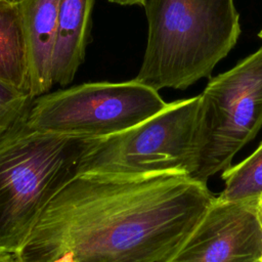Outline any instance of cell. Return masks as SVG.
Returning a JSON list of instances; mask_svg holds the SVG:
<instances>
[{
  "instance_id": "obj_1",
  "label": "cell",
  "mask_w": 262,
  "mask_h": 262,
  "mask_svg": "<svg viewBox=\"0 0 262 262\" xmlns=\"http://www.w3.org/2000/svg\"><path fill=\"white\" fill-rule=\"evenodd\" d=\"M216 196L184 173L80 174L50 202L18 262H164Z\"/></svg>"
},
{
  "instance_id": "obj_2",
  "label": "cell",
  "mask_w": 262,
  "mask_h": 262,
  "mask_svg": "<svg viewBox=\"0 0 262 262\" xmlns=\"http://www.w3.org/2000/svg\"><path fill=\"white\" fill-rule=\"evenodd\" d=\"M147 42L134 78L159 91L209 77L239 33L233 0H145Z\"/></svg>"
},
{
  "instance_id": "obj_3",
  "label": "cell",
  "mask_w": 262,
  "mask_h": 262,
  "mask_svg": "<svg viewBox=\"0 0 262 262\" xmlns=\"http://www.w3.org/2000/svg\"><path fill=\"white\" fill-rule=\"evenodd\" d=\"M100 139L36 131L25 119L0 137V254L24 246Z\"/></svg>"
},
{
  "instance_id": "obj_4",
  "label": "cell",
  "mask_w": 262,
  "mask_h": 262,
  "mask_svg": "<svg viewBox=\"0 0 262 262\" xmlns=\"http://www.w3.org/2000/svg\"><path fill=\"white\" fill-rule=\"evenodd\" d=\"M262 126V46L231 70L211 79L200 94L189 177L208 179L231 160Z\"/></svg>"
},
{
  "instance_id": "obj_5",
  "label": "cell",
  "mask_w": 262,
  "mask_h": 262,
  "mask_svg": "<svg viewBox=\"0 0 262 262\" xmlns=\"http://www.w3.org/2000/svg\"><path fill=\"white\" fill-rule=\"evenodd\" d=\"M167 104L159 91L135 79L90 82L35 97L25 122L40 132L106 138L149 119Z\"/></svg>"
},
{
  "instance_id": "obj_6",
  "label": "cell",
  "mask_w": 262,
  "mask_h": 262,
  "mask_svg": "<svg viewBox=\"0 0 262 262\" xmlns=\"http://www.w3.org/2000/svg\"><path fill=\"white\" fill-rule=\"evenodd\" d=\"M200 107V95L176 100L141 122L101 138L86 156L80 174L140 177L161 173L189 176Z\"/></svg>"
},
{
  "instance_id": "obj_7",
  "label": "cell",
  "mask_w": 262,
  "mask_h": 262,
  "mask_svg": "<svg viewBox=\"0 0 262 262\" xmlns=\"http://www.w3.org/2000/svg\"><path fill=\"white\" fill-rule=\"evenodd\" d=\"M257 200L217 198L189 235L164 262H258L262 228Z\"/></svg>"
},
{
  "instance_id": "obj_8",
  "label": "cell",
  "mask_w": 262,
  "mask_h": 262,
  "mask_svg": "<svg viewBox=\"0 0 262 262\" xmlns=\"http://www.w3.org/2000/svg\"><path fill=\"white\" fill-rule=\"evenodd\" d=\"M60 0H17L27 52V92L34 99L51 90Z\"/></svg>"
},
{
  "instance_id": "obj_9",
  "label": "cell",
  "mask_w": 262,
  "mask_h": 262,
  "mask_svg": "<svg viewBox=\"0 0 262 262\" xmlns=\"http://www.w3.org/2000/svg\"><path fill=\"white\" fill-rule=\"evenodd\" d=\"M96 0H60L53 56L54 85L67 86L85 60Z\"/></svg>"
},
{
  "instance_id": "obj_10",
  "label": "cell",
  "mask_w": 262,
  "mask_h": 262,
  "mask_svg": "<svg viewBox=\"0 0 262 262\" xmlns=\"http://www.w3.org/2000/svg\"><path fill=\"white\" fill-rule=\"evenodd\" d=\"M0 81L27 92V52L17 0H0Z\"/></svg>"
},
{
  "instance_id": "obj_11",
  "label": "cell",
  "mask_w": 262,
  "mask_h": 262,
  "mask_svg": "<svg viewBox=\"0 0 262 262\" xmlns=\"http://www.w3.org/2000/svg\"><path fill=\"white\" fill-rule=\"evenodd\" d=\"M224 188L217 196L221 201L257 200L262 195V142L244 161L222 172Z\"/></svg>"
},
{
  "instance_id": "obj_12",
  "label": "cell",
  "mask_w": 262,
  "mask_h": 262,
  "mask_svg": "<svg viewBox=\"0 0 262 262\" xmlns=\"http://www.w3.org/2000/svg\"><path fill=\"white\" fill-rule=\"evenodd\" d=\"M32 100L27 92L0 81V137L25 119Z\"/></svg>"
},
{
  "instance_id": "obj_13",
  "label": "cell",
  "mask_w": 262,
  "mask_h": 262,
  "mask_svg": "<svg viewBox=\"0 0 262 262\" xmlns=\"http://www.w3.org/2000/svg\"><path fill=\"white\" fill-rule=\"evenodd\" d=\"M111 3L122 5V6H132V5H139L142 6L145 0H107Z\"/></svg>"
},
{
  "instance_id": "obj_14",
  "label": "cell",
  "mask_w": 262,
  "mask_h": 262,
  "mask_svg": "<svg viewBox=\"0 0 262 262\" xmlns=\"http://www.w3.org/2000/svg\"><path fill=\"white\" fill-rule=\"evenodd\" d=\"M0 262H18L12 254H0Z\"/></svg>"
},
{
  "instance_id": "obj_15",
  "label": "cell",
  "mask_w": 262,
  "mask_h": 262,
  "mask_svg": "<svg viewBox=\"0 0 262 262\" xmlns=\"http://www.w3.org/2000/svg\"><path fill=\"white\" fill-rule=\"evenodd\" d=\"M257 210H258L259 221H260L261 228H262V195H260V196L258 198V201H257ZM261 261H262V257H261Z\"/></svg>"
},
{
  "instance_id": "obj_16",
  "label": "cell",
  "mask_w": 262,
  "mask_h": 262,
  "mask_svg": "<svg viewBox=\"0 0 262 262\" xmlns=\"http://www.w3.org/2000/svg\"><path fill=\"white\" fill-rule=\"evenodd\" d=\"M258 36H259V38H261V39H262V30L258 33Z\"/></svg>"
},
{
  "instance_id": "obj_17",
  "label": "cell",
  "mask_w": 262,
  "mask_h": 262,
  "mask_svg": "<svg viewBox=\"0 0 262 262\" xmlns=\"http://www.w3.org/2000/svg\"><path fill=\"white\" fill-rule=\"evenodd\" d=\"M258 262H262V261H261V260H260V261H258Z\"/></svg>"
}]
</instances>
